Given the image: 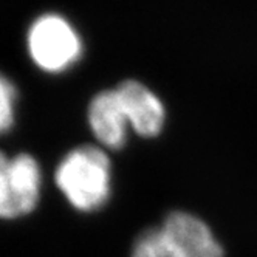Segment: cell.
<instances>
[{"instance_id":"1","label":"cell","mask_w":257,"mask_h":257,"mask_svg":"<svg viewBox=\"0 0 257 257\" xmlns=\"http://www.w3.org/2000/svg\"><path fill=\"white\" fill-rule=\"evenodd\" d=\"M54 180L73 208L91 212L102 208L110 197L112 166L102 149L82 146L62 158Z\"/></svg>"},{"instance_id":"2","label":"cell","mask_w":257,"mask_h":257,"mask_svg":"<svg viewBox=\"0 0 257 257\" xmlns=\"http://www.w3.org/2000/svg\"><path fill=\"white\" fill-rule=\"evenodd\" d=\"M27 48L34 65L58 75L76 65L82 56V39L68 19L47 13L34 19L27 33Z\"/></svg>"},{"instance_id":"3","label":"cell","mask_w":257,"mask_h":257,"mask_svg":"<svg viewBox=\"0 0 257 257\" xmlns=\"http://www.w3.org/2000/svg\"><path fill=\"white\" fill-rule=\"evenodd\" d=\"M42 172L39 163L28 154L13 158L0 152V218L30 214L39 203Z\"/></svg>"},{"instance_id":"4","label":"cell","mask_w":257,"mask_h":257,"mask_svg":"<svg viewBox=\"0 0 257 257\" xmlns=\"http://www.w3.org/2000/svg\"><path fill=\"white\" fill-rule=\"evenodd\" d=\"M169 257H223L209 226L188 212H172L161 226Z\"/></svg>"},{"instance_id":"5","label":"cell","mask_w":257,"mask_h":257,"mask_svg":"<svg viewBox=\"0 0 257 257\" xmlns=\"http://www.w3.org/2000/svg\"><path fill=\"white\" fill-rule=\"evenodd\" d=\"M116 91L132 131L146 138L157 137L166 119V110L160 98L137 81H124Z\"/></svg>"},{"instance_id":"6","label":"cell","mask_w":257,"mask_h":257,"mask_svg":"<svg viewBox=\"0 0 257 257\" xmlns=\"http://www.w3.org/2000/svg\"><path fill=\"white\" fill-rule=\"evenodd\" d=\"M87 119L95 138L104 148L121 149L125 144L131 124L116 88L101 91L91 99Z\"/></svg>"},{"instance_id":"7","label":"cell","mask_w":257,"mask_h":257,"mask_svg":"<svg viewBox=\"0 0 257 257\" xmlns=\"http://www.w3.org/2000/svg\"><path fill=\"white\" fill-rule=\"evenodd\" d=\"M132 257H169L168 243L161 228L144 231L132 248Z\"/></svg>"},{"instance_id":"8","label":"cell","mask_w":257,"mask_h":257,"mask_svg":"<svg viewBox=\"0 0 257 257\" xmlns=\"http://www.w3.org/2000/svg\"><path fill=\"white\" fill-rule=\"evenodd\" d=\"M17 88L0 73V135L11 131L16 121Z\"/></svg>"}]
</instances>
